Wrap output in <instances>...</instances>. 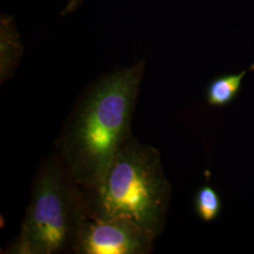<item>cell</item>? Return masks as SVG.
Here are the masks:
<instances>
[{"label": "cell", "mask_w": 254, "mask_h": 254, "mask_svg": "<svg viewBox=\"0 0 254 254\" xmlns=\"http://www.w3.org/2000/svg\"><path fill=\"white\" fill-rule=\"evenodd\" d=\"M144 70L141 61L103 76L88 91L64 133L62 160L87 193L99 186L132 138L131 121Z\"/></svg>", "instance_id": "cell-1"}, {"label": "cell", "mask_w": 254, "mask_h": 254, "mask_svg": "<svg viewBox=\"0 0 254 254\" xmlns=\"http://www.w3.org/2000/svg\"><path fill=\"white\" fill-rule=\"evenodd\" d=\"M170 193L157 150L131 138L99 186L84 196L88 217L125 218L155 238L163 227Z\"/></svg>", "instance_id": "cell-2"}, {"label": "cell", "mask_w": 254, "mask_h": 254, "mask_svg": "<svg viewBox=\"0 0 254 254\" xmlns=\"http://www.w3.org/2000/svg\"><path fill=\"white\" fill-rule=\"evenodd\" d=\"M88 218L85 196L62 159L37 177L33 195L11 254H52L73 249Z\"/></svg>", "instance_id": "cell-3"}, {"label": "cell", "mask_w": 254, "mask_h": 254, "mask_svg": "<svg viewBox=\"0 0 254 254\" xmlns=\"http://www.w3.org/2000/svg\"><path fill=\"white\" fill-rule=\"evenodd\" d=\"M154 240L125 218L88 217L73 251L79 254H146L152 251Z\"/></svg>", "instance_id": "cell-4"}, {"label": "cell", "mask_w": 254, "mask_h": 254, "mask_svg": "<svg viewBox=\"0 0 254 254\" xmlns=\"http://www.w3.org/2000/svg\"><path fill=\"white\" fill-rule=\"evenodd\" d=\"M11 19L4 16L1 20V81L10 76L23 51V45Z\"/></svg>", "instance_id": "cell-5"}, {"label": "cell", "mask_w": 254, "mask_h": 254, "mask_svg": "<svg viewBox=\"0 0 254 254\" xmlns=\"http://www.w3.org/2000/svg\"><path fill=\"white\" fill-rule=\"evenodd\" d=\"M247 71L221 75L213 79L206 90V100L210 106L224 107L234 100L241 89Z\"/></svg>", "instance_id": "cell-6"}, {"label": "cell", "mask_w": 254, "mask_h": 254, "mask_svg": "<svg viewBox=\"0 0 254 254\" xmlns=\"http://www.w3.org/2000/svg\"><path fill=\"white\" fill-rule=\"evenodd\" d=\"M195 209L201 220L210 222L218 218L221 210V200L218 192L210 186H203L195 196Z\"/></svg>", "instance_id": "cell-7"}, {"label": "cell", "mask_w": 254, "mask_h": 254, "mask_svg": "<svg viewBox=\"0 0 254 254\" xmlns=\"http://www.w3.org/2000/svg\"><path fill=\"white\" fill-rule=\"evenodd\" d=\"M83 2H84V0H69L68 4L62 11V15L65 16V15H69V14L73 13L80 7V5Z\"/></svg>", "instance_id": "cell-8"}]
</instances>
